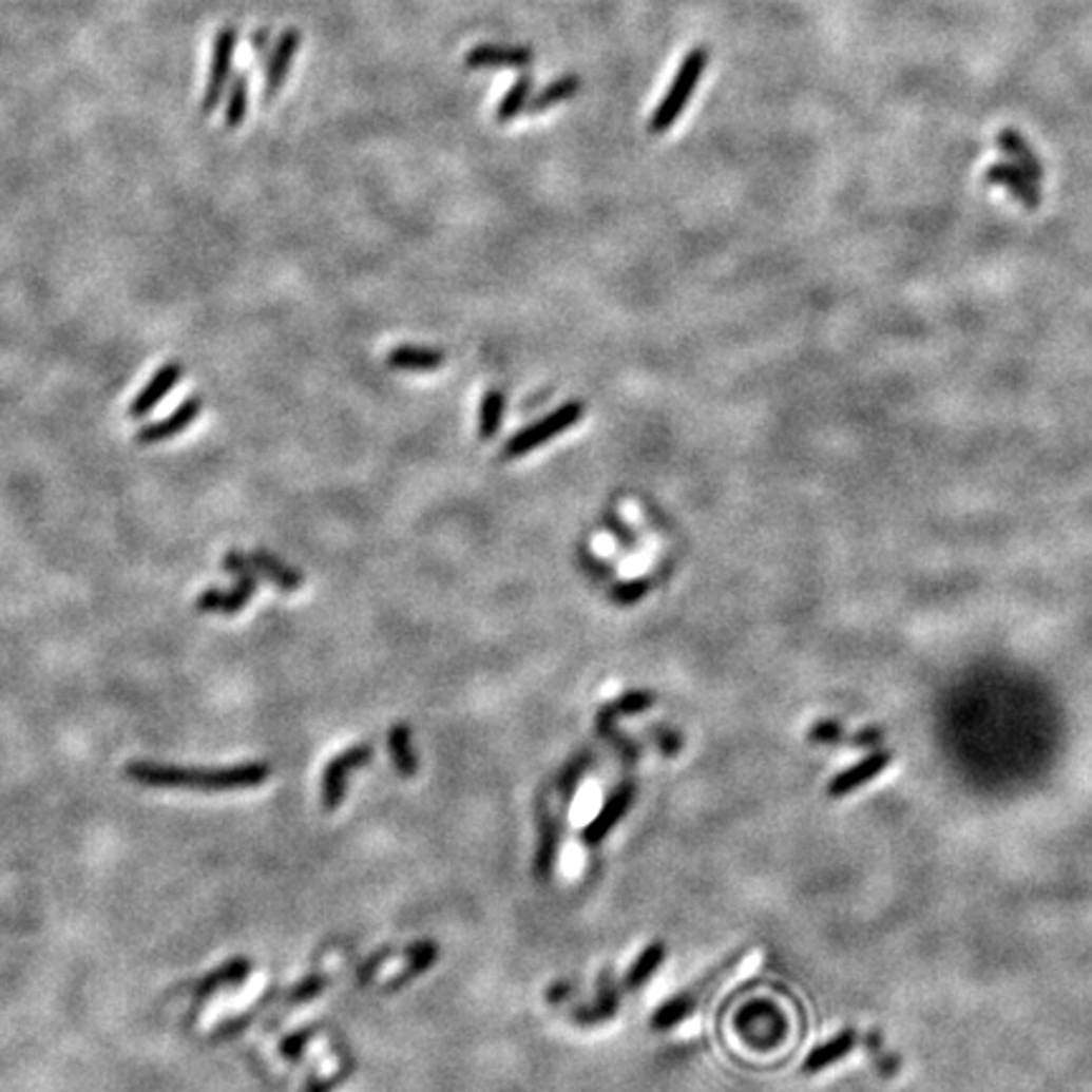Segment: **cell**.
<instances>
[{
  "label": "cell",
  "mask_w": 1092,
  "mask_h": 1092,
  "mask_svg": "<svg viewBox=\"0 0 1092 1092\" xmlns=\"http://www.w3.org/2000/svg\"><path fill=\"white\" fill-rule=\"evenodd\" d=\"M127 777L150 787H188L206 791H231L258 787L271 777L268 764H241L228 769H185V766L134 762L127 766Z\"/></svg>",
  "instance_id": "cell-1"
},
{
  "label": "cell",
  "mask_w": 1092,
  "mask_h": 1092,
  "mask_svg": "<svg viewBox=\"0 0 1092 1092\" xmlns=\"http://www.w3.org/2000/svg\"><path fill=\"white\" fill-rule=\"evenodd\" d=\"M706 63H708V51L701 46L691 49L686 56H683L673 84H670L668 92L663 94L660 104L655 107L653 117H650V121H648L650 132L663 134V132H668L675 121H678L683 110H686L688 101H691V97H693L695 87H698L701 76H704Z\"/></svg>",
  "instance_id": "cell-2"
},
{
  "label": "cell",
  "mask_w": 1092,
  "mask_h": 1092,
  "mask_svg": "<svg viewBox=\"0 0 1092 1092\" xmlns=\"http://www.w3.org/2000/svg\"><path fill=\"white\" fill-rule=\"evenodd\" d=\"M582 418H585L582 400L564 402V405H559L557 410H552L549 415H544V418L536 420V423L516 433V436L511 438L506 445H503L501 461H516V458L529 456V453L541 448V445L549 443V440H554L557 436H561V433L570 430V427L577 425Z\"/></svg>",
  "instance_id": "cell-3"
},
{
  "label": "cell",
  "mask_w": 1092,
  "mask_h": 1092,
  "mask_svg": "<svg viewBox=\"0 0 1092 1092\" xmlns=\"http://www.w3.org/2000/svg\"><path fill=\"white\" fill-rule=\"evenodd\" d=\"M372 753H375V749L369 744H357V746H352V749L340 753V756H334L327 764V769H324V777H322V804L327 812H334V809L344 802V797H347L349 777H352L357 769H362L364 764L372 762Z\"/></svg>",
  "instance_id": "cell-4"
},
{
  "label": "cell",
  "mask_w": 1092,
  "mask_h": 1092,
  "mask_svg": "<svg viewBox=\"0 0 1092 1092\" xmlns=\"http://www.w3.org/2000/svg\"><path fill=\"white\" fill-rule=\"evenodd\" d=\"M235 43H238V31L231 28V25H228V28H221L218 36H215L213 61H210V74H208V87H206V92H203V101H200V112L203 114H213L215 107L221 104L223 89H226L228 76H231Z\"/></svg>",
  "instance_id": "cell-5"
},
{
  "label": "cell",
  "mask_w": 1092,
  "mask_h": 1092,
  "mask_svg": "<svg viewBox=\"0 0 1092 1092\" xmlns=\"http://www.w3.org/2000/svg\"><path fill=\"white\" fill-rule=\"evenodd\" d=\"M255 590H258L255 572L235 574V582L231 585V590L210 587V590H206L195 599V607L197 612H206V615H238L243 607L251 602Z\"/></svg>",
  "instance_id": "cell-6"
},
{
  "label": "cell",
  "mask_w": 1092,
  "mask_h": 1092,
  "mask_svg": "<svg viewBox=\"0 0 1092 1092\" xmlns=\"http://www.w3.org/2000/svg\"><path fill=\"white\" fill-rule=\"evenodd\" d=\"M632 802H635V782L628 779V782L617 784V787L612 789V794L605 800L599 815L582 829V840L587 845H599V842L619 825V820L630 812Z\"/></svg>",
  "instance_id": "cell-7"
},
{
  "label": "cell",
  "mask_w": 1092,
  "mask_h": 1092,
  "mask_svg": "<svg viewBox=\"0 0 1092 1092\" xmlns=\"http://www.w3.org/2000/svg\"><path fill=\"white\" fill-rule=\"evenodd\" d=\"M890 762H893L890 751L867 753L865 759H860L858 764L842 769L840 774L827 784V794L832 797V800H840V797L852 794V791H858L860 787H865V784H870L873 779H878L880 774H883Z\"/></svg>",
  "instance_id": "cell-8"
},
{
  "label": "cell",
  "mask_w": 1092,
  "mask_h": 1092,
  "mask_svg": "<svg viewBox=\"0 0 1092 1092\" xmlns=\"http://www.w3.org/2000/svg\"><path fill=\"white\" fill-rule=\"evenodd\" d=\"M183 377H185V367L180 362H175V360L165 362L162 367H159L157 372L150 377V382H147V385L139 389L137 395H134L130 413L127 415H130L132 420H139V418H145V415H150L159 405V402H162L172 392V389H175V385L183 380Z\"/></svg>",
  "instance_id": "cell-9"
},
{
  "label": "cell",
  "mask_w": 1092,
  "mask_h": 1092,
  "mask_svg": "<svg viewBox=\"0 0 1092 1092\" xmlns=\"http://www.w3.org/2000/svg\"><path fill=\"white\" fill-rule=\"evenodd\" d=\"M983 177H986V183L992 185V188H1004L1007 193L1012 195L1024 210L1039 208V200H1042V195H1039V183H1034L1027 172H1021L1017 168V165H1012V162L992 165Z\"/></svg>",
  "instance_id": "cell-10"
},
{
  "label": "cell",
  "mask_w": 1092,
  "mask_h": 1092,
  "mask_svg": "<svg viewBox=\"0 0 1092 1092\" xmlns=\"http://www.w3.org/2000/svg\"><path fill=\"white\" fill-rule=\"evenodd\" d=\"M299 43H302V34H299L296 28H286L284 34L279 36L276 49H273V54L268 56V61H266L264 94H261L264 101H273L281 89H284L286 76H289V72H291L293 56H296V51H299Z\"/></svg>",
  "instance_id": "cell-11"
},
{
  "label": "cell",
  "mask_w": 1092,
  "mask_h": 1092,
  "mask_svg": "<svg viewBox=\"0 0 1092 1092\" xmlns=\"http://www.w3.org/2000/svg\"><path fill=\"white\" fill-rule=\"evenodd\" d=\"M200 413H203V400L193 395V398L185 400L183 405H177L165 420H157V423L145 425L142 430L134 436V440L142 445H155V443H162V440L180 436V433L188 430V427L193 425L197 418H200Z\"/></svg>",
  "instance_id": "cell-12"
},
{
  "label": "cell",
  "mask_w": 1092,
  "mask_h": 1092,
  "mask_svg": "<svg viewBox=\"0 0 1092 1092\" xmlns=\"http://www.w3.org/2000/svg\"><path fill=\"white\" fill-rule=\"evenodd\" d=\"M534 59L532 49L501 46V43H481L465 54L468 69H521Z\"/></svg>",
  "instance_id": "cell-13"
},
{
  "label": "cell",
  "mask_w": 1092,
  "mask_h": 1092,
  "mask_svg": "<svg viewBox=\"0 0 1092 1092\" xmlns=\"http://www.w3.org/2000/svg\"><path fill=\"white\" fill-rule=\"evenodd\" d=\"M559 852V825L554 820L552 812L539 815V845H536L534 855V878L547 883L552 880L554 862H557Z\"/></svg>",
  "instance_id": "cell-14"
},
{
  "label": "cell",
  "mask_w": 1092,
  "mask_h": 1092,
  "mask_svg": "<svg viewBox=\"0 0 1092 1092\" xmlns=\"http://www.w3.org/2000/svg\"><path fill=\"white\" fill-rule=\"evenodd\" d=\"M443 362L445 355L440 349L410 347V344H400L387 355L389 369H398V372H436L443 367Z\"/></svg>",
  "instance_id": "cell-15"
},
{
  "label": "cell",
  "mask_w": 1092,
  "mask_h": 1092,
  "mask_svg": "<svg viewBox=\"0 0 1092 1092\" xmlns=\"http://www.w3.org/2000/svg\"><path fill=\"white\" fill-rule=\"evenodd\" d=\"M855 1045H858V1034L852 1030L840 1032L838 1037H832L829 1042L815 1047V1050L809 1052L802 1065V1072L804 1075H817V1072L829 1068V1065H838L840 1059H845L849 1052L855 1050Z\"/></svg>",
  "instance_id": "cell-16"
},
{
  "label": "cell",
  "mask_w": 1092,
  "mask_h": 1092,
  "mask_svg": "<svg viewBox=\"0 0 1092 1092\" xmlns=\"http://www.w3.org/2000/svg\"><path fill=\"white\" fill-rule=\"evenodd\" d=\"M996 147H999V150L1004 152V155L1012 159V162L1017 165L1021 172H1027L1034 183H1042V177H1045L1042 162H1039L1037 152L1032 150L1030 142H1027L1019 132H1012V130L999 132V137H996Z\"/></svg>",
  "instance_id": "cell-17"
},
{
  "label": "cell",
  "mask_w": 1092,
  "mask_h": 1092,
  "mask_svg": "<svg viewBox=\"0 0 1092 1092\" xmlns=\"http://www.w3.org/2000/svg\"><path fill=\"white\" fill-rule=\"evenodd\" d=\"M248 559H251L253 570L258 572V574H264L268 582L276 585L281 592L302 590V585H304L302 574L293 570V567L286 564L284 559H279L276 554H271V552H253V554H248Z\"/></svg>",
  "instance_id": "cell-18"
},
{
  "label": "cell",
  "mask_w": 1092,
  "mask_h": 1092,
  "mask_svg": "<svg viewBox=\"0 0 1092 1092\" xmlns=\"http://www.w3.org/2000/svg\"><path fill=\"white\" fill-rule=\"evenodd\" d=\"M579 89H582V79H579L577 74L559 76V79H554L552 84L541 89V92L536 94V97L529 99L526 112L529 114H541V112L554 110V107H557V104H564V101H570V99L577 97Z\"/></svg>",
  "instance_id": "cell-19"
},
{
  "label": "cell",
  "mask_w": 1092,
  "mask_h": 1092,
  "mask_svg": "<svg viewBox=\"0 0 1092 1092\" xmlns=\"http://www.w3.org/2000/svg\"><path fill=\"white\" fill-rule=\"evenodd\" d=\"M387 749L389 759H392L395 769H398L400 777L413 779L418 774V756L413 751V733L407 724H395L387 733Z\"/></svg>",
  "instance_id": "cell-20"
},
{
  "label": "cell",
  "mask_w": 1092,
  "mask_h": 1092,
  "mask_svg": "<svg viewBox=\"0 0 1092 1092\" xmlns=\"http://www.w3.org/2000/svg\"><path fill=\"white\" fill-rule=\"evenodd\" d=\"M503 413H506V395L498 387H491L481 398V407H478V438L494 440L501 430Z\"/></svg>",
  "instance_id": "cell-21"
},
{
  "label": "cell",
  "mask_w": 1092,
  "mask_h": 1092,
  "mask_svg": "<svg viewBox=\"0 0 1092 1092\" xmlns=\"http://www.w3.org/2000/svg\"><path fill=\"white\" fill-rule=\"evenodd\" d=\"M666 946L663 943H650V946L643 949V954L637 956L635 963H632L628 974H625V989L628 992H637V989L645 986L655 976V971L660 969V963L666 961Z\"/></svg>",
  "instance_id": "cell-22"
},
{
  "label": "cell",
  "mask_w": 1092,
  "mask_h": 1092,
  "mask_svg": "<svg viewBox=\"0 0 1092 1092\" xmlns=\"http://www.w3.org/2000/svg\"><path fill=\"white\" fill-rule=\"evenodd\" d=\"M532 89H534L532 74L519 76V79L514 81V87H511L509 92L501 97V101H498L496 119L501 121V124H509L511 119H516L521 112H526L529 99H532Z\"/></svg>",
  "instance_id": "cell-23"
},
{
  "label": "cell",
  "mask_w": 1092,
  "mask_h": 1092,
  "mask_svg": "<svg viewBox=\"0 0 1092 1092\" xmlns=\"http://www.w3.org/2000/svg\"><path fill=\"white\" fill-rule=\"evenodd\" d=\"M617 1012V989L612 986V981L602 976V983H599L597 1001L592 1007H579L574 1012V1021L577 1024H597V1021L612 1019Z\"/></svg>",
  "instance_id": "cell-24"
},
{
  "label": "cell",
  "mask_w": 1092,
  "mask_h": 1092,
  "mask_svg": "<svg viewBox=\"0 0 1092 1092\" xmlns=\"http://www.w3.org/2000/svg\"><path fill=\"white\" fill-rule=\"evenodd\" d=\"M405 956H407V971L400 976V979H395L392 983H389V989H398V986H402V983H410L413 979H418V976H423L425 971L438 961L440 949L436 941H418L405 951Z\"/></svg>",
  "instance_id": "cell-25"
},
{
  "label": "cell",
  "mask_w": 1092,
  "mask_h": 1092,
  "mask_svg": "<svg viewBox=\"0 0 1092 1092\" xmlns=\"http://www.w3.org/2000/svg\"><path fill=\"white\" fill-rule=\"evenodd\" d=\"M693 1009H695V994L683 992L678 996H673V999H668L666 1004L657 1009V1012L653 1014V1019H650V1027H653L655 1032H666V1030H670V1027L681 1024L686 1017H691Z\"/></svg>",
  "instance_id": "cell-26"
},
{
  "label": "cell",
  "mask_w": 1092,
  "mask_h": 1092,
  "mask_svg": "<svg viewBox=\"0 0 1092 1092\" xmlns=\"http://www.w3.org/2000/svg\"><path fill=\"white\" fill-rule=\"evenodd\" d=\"M248 971H251V961L246 959H235V961H228L226 966L215 969L213 974L206 976V979H200L193 986V994L195 996H206L210 992H215V989L221 986H231V983H238L248 976Z\"/></svg>",
  "instance_id": "cell-27"
},
{
  "label": "cell",
  "mask_w": 1092,
  "mask_h": 1092,
  "mask_svg": "<svg viewBox=\"0 0 1092 1092\" xmlns=\"http://www.w3.org/2000/svg\"><path fill=\"white\" fill-rule=\"evenodd\" d=\"M592 762H595V756H592L590 751H579V753H574L570 762L564 764V771H561V777H559V791H561V797H564L567 802H570L572 797H574V791H577L579 782H582V777L587 774V771H590Z\"/></svg>",
  "instance_id": "cell-28"
},
{
  "label": "cell",
  "mask_w": 1092,
  "mask_h": 1092,
  "mask_svg": "<svg viewBox=\"0 0 1092 1092\" xmlns=\"http://www.w3.org/2000/svg\"><path fill=\"white\" fill-rule=\"evenodd\" d=\"M653 592V579L637 577V579H625V582H615L610 587V599L619 607H632L640 599H645Z\"/></svg>",
  "instance_id": "cell-29"
},
{
  "label": "cell",
  "mask_w": 1092,
  "mask_h": 1092,
  "mask_svg": "<svg viewBox=\"0 0 1092 1092\" xmlns=\"http://www.w3.org/2000/svg\"><path fill=\"white\" fill-rule=\"evenodd\" d=\"M246 112H248V76L241 74L233 79L231 97H228V104H226L228 130H238V127L243 124V119H246Z\"/></svg>",
  "instance_id": "cell-30"
},
{
  "label": "cell",
  "mask_w": 1092,
  "mask_h": 1092,
  "mask_svg": "<svg viewBox=\"0 0 1092 1092\" xmlns=\"http://www.w3.org/2000/svg\"><path fill=\"white\" fill-rule=\"evenodd\" d=\"M655 706V693L650 691H628L622 693L615 704H607L605 708L612 713V716H640V713L648 711V708Z\"/></svg>",
  "instance_id": "cell-31"
},
{
  "label": "cell",
  "mask_w": 1092,
  "mask_h": 1092,
  "mask_svg": "<svg viewBox=\"0 0 1092 1092\" xmlns=\"http://www.w3.org/2000/svg\"><path fill=\"white\" fill-rule=\"evenodd\" d=\"M597 731H599V736L610 741V744L615 746V749H617L619 753H622L625 759H630V762H632V759L637 756V746L632 744L630 739H625L622 733L617 731V726H615V716H612V713L607 711L605 706H602V711L597 713Z\"/></svg>",
  "instance_id": "cell-32"
},
{
  "label": "cell",
  "mask_w": 1092,
  "mask_h": 1092,
  "mask_svg": "<svg viewBox=\"0 0 1092 1092\" xmlns=\"http://www.w3.org/2000/svg\"><path fill=\"white\" fill-rule=\"evenodd\" d=\"M807 739L812 741V744H840V741L845 739L852 741V736H847L845 728H842L838 721H820V724L809 728Z\"/></svg>",
  "instance_id": "cell-33"
},
{
  "label": "cell",
  "mask_w": 1092,
  "mask_h": 1092,
  "mask_svg": "<svg viewBox=\"0 0 1092 1092\" xmlns=\"http://www.w3.org/2000/svg\"><path fill=\"white\" fill-rule=\"evenodd\" d=\"M324 989H327V979H324L322 974H311V976H306L302 983H296V986H293L289 1001H291V1004H304V1001L317 999V996L322 994Z\"/></svg>",
  "instance_id": "cell-34"
},
{
  "label": "cell",
  "mask_w": 1092,
  "mask_h": 1092,
  "mask_svg": "<svg viewBox=\"0 0 1092 1092\" xmlns=\"http://www.w3.org/2000/svg\"><path fill=\"white\" fill-rule=\"evenodd\" d=\"M579 564H582V570L590 574L592 579H597V582L612 579V574H615V570H612L610 561L595 557V554L587 552V549H579Z\"/></svg>",
  "instance_id": "cell-35"
},
{
  "label": "cell",
  "mask_w": 1092,
  "mask_h": 1092,
  "mask_svg": "<svg viewBox=\"0 0 1092 1092\" xmlns=\"http://www.w3.org/2000/svg\"><path fill=\"white\" fill-rule=\"evenodd\" d=\"M653 739H655L657 749H660L663 756H675V753H678L681 746H683L681 733L675 731V728H670V726H655Z\"/></svg>",
  "instance_id": "cell-36"
},
{
  "label": "cell",
  "mask_w": 1092,
  "mask_h": 1092,
  "mask_svg": "<svg viewBox=\"0 0 1092 1092\" xmlns=\"http://www.w3.org/2000/svg\"><path fill=\"white\" fill-rule=\"evenodd\" d=\"M605 523H607V532L615 536V539L622 547H635L637 544V534L632 532L628 523L619 519L617 514H605Z\"/></svg>",
  "instance_id": "cell-37"
},
{
  "label": "cell",
  "mask_w": 1092,
  "mask_h": 1092,
  "mask_svg": "<svg viewBox=\"0 0 1092 1092\" xmlns=\"http://www.w3.org/2000/svg\"><path fill=\"white\" fill-rule=\"evenodd\" d=\"M311 1042V1030H299L293 1032L291 1037H286L284 1042H281V1057L286 1059H299L302 1057L304 1047Z\"/></svg>",
  "instance_id": "cell-38"
},
{
  "label": "cell",
  "mask_w": 1092,
  "mask_h": 1092,
  "mask_svg": "<svg viewBox=\"0 0 1092 1092\" xmlns=\"http://www.w3.org/2000/svg\"><path fill=\"white\" fill-rule=\"evenodd\" d=\"M387 959H389V949H380V951H375V954L369 956V959L362 963L360 971H357V981H360V983H369V981H372V979H375V974H377V971H380V966H382V963H385Z\"/></svg>",
  "instance_id": "cell-39"
},
{
  "label": "cell",
  "mask_w": 1092,
  "mask_h": 1092,
  "mask_svg": "<svg viewBox=\"0 0 1092 1092\" xmlns=\"http://www.w3.org/2000/svg\"><path fill=\"white\" fill-rule=\"evenodd\" d=\"M564 996H570V986H567V983H557V986L549 989L547 999L552 1001V1004H559V1001L564 999Z\"/></svg>",
  "instance_id": "cell-40"
},
{
  "label": "cell",
  "mask_w": 1092,
  "mask_h": 1092,
  "mask_svg": "<svg viewBox=\"0 0 1092 1092\" xmlns=\"http://www.w3.org/2000/svg\"><path fill=\"white\" fill-rule=\"evenodd\" d=\"M266 43H268V31H258V34L253 36V49H255V54L261 56V51H266Z\"/></svg>",
  "instance_id": "cell-41"
}]
</instances>
